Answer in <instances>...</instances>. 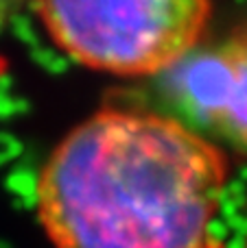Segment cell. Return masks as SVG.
Returning a JSON list of instances; mask_svg holds the SVG:
<instances>
[{"label":"cell","mask_w":247,"mask_h":248,"mask_svg":"<svg viewBox=\"0 0 247 248\" xmlns=\"http://www.w3.org/2000/svg\"><path fill=\"white\" fill-rule=\"evenodd\" d=\"M74 63L121 78L164 77L204 39L212 0H31Z\"/></svg>","instance_id":"2"},{"label":"cell","mask_w":247,"mask_h":248,"mask_svg":"<svg viewBox=\"0 0 247 248\" xmlns=\"http://www.w3.org/2000/svg\"><path fill=\"white\" fill-rule=\"evenodd\" d=\"M26 4H31V0H0V33L16 20Z\"/></svg>","instance_id":"4"},{"label":"cell","mask_w":247,"mask_h":248,"mask_svg":"<svg viewBox=\"0 0 247 248\" xmlns=\"http://www.w3.org/2000/svg\"><path fill=\"white\" fill-rule=\"evenodd\" d=\"M245 248H247V242H245Z\"/></svg>","instance_id":"5"},{"label":"cell","mask_w":247,"mask_h":248,"mask_svg":"<svg viewBox=\"0 0 247 248\" xmlns=\"http://www.w3.org/2000/svg\"><path fill=\"white\" fill-rule=\"evenodd\" d=\"M228 157L166 113L99 109L44 161L37 216L55 248H221Z\"/></svg>","instance_id":"1"},{"label":"cell","mask_w":247,"mask_h":248,"mask_svg":"<svg viewBox=\"0 0 247 248\" xmlns=\"http://www.w3.org/2000/svg\"><path fill=\"white\" fill-rule=\"evenodd\" d=\"M164 90L191 118L247 148V24L199 44L164 74Z\"/></svg>","instance_id":"3"}]
</instances>
